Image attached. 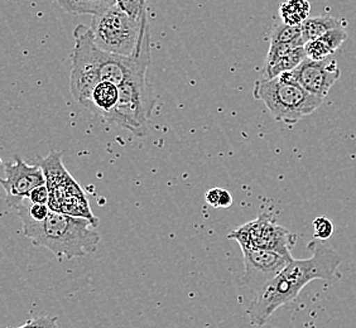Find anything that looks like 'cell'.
Instances as JSON below:
<instances>
[{"label":"cell","mask_w":356,"mask_h":328,"mask_svg":"<svg viewBox=\"0 0 356 328\" xmlns=\"http://www.w3.org/2000/svg\"><path fill=\"white\" fill-rule=\"evenodd\" d=\"M312 256L309 259L291 260L272 281L261 288L248 309L250 323L264 326L278 308L295 301L302 289L314 281H332L341 264V258L334 247L322 240L309 243Z\"/></svg>","instance_id":"6da1fadb"},{"label":"cell","mask_w":356,"mask_h":328,"mask_svg":"<svg viewBox=\"0 0 356 328\" xmlns=\"http://www.w3.org/2000/svg\"><path fill=\"white\" fill-rule=\"evenodd\" d=\"M24 236L33 245L46 247L56 258L72 259L94 253L100 243L96 226L88 219L49 210L43 221L21 215Z\"/></svg>","instance_id":"7a4b0ae2"},{"label":"cell","mask_w":356,"mask_h":328,"mask_svg":"<svg viewBox=\"0 0 356 328\" xmlns=\"http://www.w3.org/2000/svg\"><path fill=\"white\" fill-rule=\"evenodd\" d=\"M253 95L267 106L277 122L288 126H293L303 117L312 114L325 100L303 89L291 72L255 82Z\"/></svg>","instance_id":"3957f363"},{"label":"cell","mask_w":356,"mask_h":328,"mask_svg":"<svg viewBox=\"0 0 356 328\" xmlns=\"http://www.w3.org/2000/svg\"><path fill=\"white\" fill-rule=\"evenodd\" d=\"M119 88V99L115 108L104 119L109 124L129 130L137 137L148 134L156 97L148 82V72H139L124 81Z\"/></svg>","instance_id":"277c9868"},{"label":"cell","mask_w":356,"mask_h":328,"mask_svg":"<svg viewBox=\"0 0 356 328\" xmlns=\"http://www.w3.org/2000/svg\"><path fill=\"white\" fill-rule=\"evenodd\" d=\"M147 12L136 19L117 6L92 15L90 29L94 42L102 51L115 55L131 56L137 49Z\"/></svg>","instance_id":"5b68a950"},{"label":"cell","mask_w":356,"mask_h":328,"mask_svg":"<svg viewBox=\"0 0 356 328\" xmlns=\"http://www.w3.org/2000/svg\"><path fill=\"white\" fill-rule=\"evenodd\" d=\"M75 47L72 52V69L70 90L76 101L91 108V95L96 85L102 81L99 74L97 51L92 32L88 26L80 24L74 31Z\"/></svg>","instance_id":"8992f818"},{"label":"cell","mask_w":356,"mask_h":328,"mask_svg":"<svg viewBox=\"0 0 356 328\" xmlns=\"http://www.w3.org/2000/svg\"><path fill=\"white\" fill-rule=\"evenodd\" d=\"M227 238L235 240L239 246L273 250L289 259H293L291 250L297 243V235L278 225L268 212H263L253 221L236 227Z\"/></svg>","instance_id":"52a82bcc"},{"label":"cell","mask_w":356,"mask_h":328,"mask_svg":"<svg viewBox=\"0 0 356 328\" xmlns=\"http://www.w3.org/2000/svg\"><path fill=\"white\" fill-rule=\"evenodd\" d=\"M240 247L244 258V274L240 278V283L254 293L259 292L291 260H293L268 249Z\"/></svg>","instance_id":"ba28073f"},{"label":"cell","mask_w":356,"mask_h":328,"mask_svg":"<svg viewBox=\"0 0 356 328\" xmlns=\"http://www.w3.org/2000/svg\"><path fill=\"white\" fill-rule=\"evenodd\" d=\"M6 177H0V186L7 193V205L15 208L22 199H28L37 186L44 185L46 177L41 165L28 164L21 157H15L6 163Z\"/></svg>","instance_id":"9c48e42d"},{"label":"cell","mask_w":356,"mask_h":328,"mask_svg":"<svg viewBox=\"0 0 356 328\" xmlns=\"http://www.w3.org/2000/svg\"><path fill=\"white\" fill-rule=\"evenodd\" d=\"M289 72L303 89L322 99L329 95L330 90L341 75L340 67L332 56L320 61L306 57L295 69Z\"/></svg>","instance_id":"30bf717a"},{"label":"cell","mask_w":356,"mask_h":328,"mask_svg":"<svg viewBox=\"0 0 356 328\" xmlns=\"http://www.w3.org/2000/svg\"><path fill=\"white\" fill-rule=\"evenodd\" d=\"M40 165L46 177V185L49 192L48 206L51 210L61 211L62 205L66 199L85 193L69 172L66 171L62 163L61 153L51 151L47 157L41 159Z\"/></svg>","instance_id":"8fae6325"},{"label":"cell","mask_w":356,"mask_h":328,"mask_svg":"<svg viewBox=\"0 0 356 328\" xmlns=\"http://www.w3.org/2000/svg\"><path fill=\"white\" fill-rule=\"evenodd\" d=\"M348 33L343 27L331 29L329 32L317 37L312 41L305 43V51L307 58L320 61L335 55L336 51L346 41Z\"/></svg>","instance_id":"7c38bea8"},{"label":"cell","mask_w":356,"mask_h":328,"mask_svg":"<svg viewBox=\"0 0 356 328\" xmlns=\"http://www.w3.org/2000/svg\"><path fill=\"white\" fill-rule=\"evenodd\" d=\"M305 46L297 47L293 51L288 52L286 55L267 58L264 65V76L263 79H274L284 72H289L295 69L305 58H306Z\"/></svg>","instance_id":"4fadbf2b"},{"label":"cell","mask_w":356,"mask_h":328,"mask_svg":"<svg viewBox=\"0 0 356 328\" xmlns=\"http://www.w3.org/2000/svg\"><path fill=\"white\" fill-rule=\"evenodd\" d=\"M119 99V88L109 81H100L92 90L91 95V108L100 117L106 115L115 108Z\"/></svg>","instance_id":"5bb4252c"},{"label":"cell","mask_w":356,"mask_h":328,"mask_svg":"<svg viewBox=\"0 0 356 328\" xmlns=\"http://www.w3.org/2000/svg\"><path fill=\"white\" fill-rule=\"evenodd\" d=\"M343 27V22L337 19L332 15H318V17H309L301 24L302 38L305 43L312 41L317 37L329 32L335 28Z\"/></svg>","instance_id":"9a60e30c"},{"label":"cell","mask_w":356,"mask_h":328,"mask_svg":"<svg viewBox=\"0 0 356 328\" xmlns=\"http://www.w3.org/2000/svg\"><path fill=\"white\" fill-rule=\"evenodd\" d=\"M57 4L67 13L83 15V14L103 13L104 10L117 6V0H56Z\"/></svg>","instance_id":"2e32d148"},{"label":"cell","mask_w":356,"mask_h":328,"mask_svg":"<svg viewBox=\"0 0 356 328\" xmlns=\"http://www.w3.org/2000/svg\"><path fill=\"white\" fill-rule=\"evenodd\" d=\"M311 4L309 0H287L280 7L282 21L289 26H301L309 17Z\"/></svg>","instance_id":"e0dca14e"},{"label":"cell","mask_w":356,"mask_h":328,"mask_svg":"<svg viewBox=\"0 0 356 328\" xmlns=\"http://www.w3.org/2000/svg\"><path fill=\"white\" fill-rule=\"evenodd\" d=\"M278 43H301L305 46L302 38L301 26H289L283 23L281 26L274 28L270 35V44Z\"/></svg>","instance_id":"ac0fdd59"},{"label":"cell","mask_w":356,"mask_h":328,"mask_svg":"<svg viewBox=\"0 0 356 328\" xmlns=\"http://www.w3.org/2000/svg\"><path fill=\"white\" fill-rule=\"evenodd\" d=\"M334 224L327 216H318L314 221V238L317 240H329L334 235Z\"/></svg>","instance_id":"d6986e66"},{"label":"cell","mask_w":356,"mask_h":328,"mask_svg":"<svg viewBox=\"0 0 356 328\" xmlns=\"http://www.w3.org/2000/svg\"><path fill=\"white\" fill-rule=\"evenodd\" d=\"M117 7L133 18L139 19L147 12V0H117Z\"/></svg>","instance_id":"ffe728a7"},{"label":"cell","mask_w":356,"mask_h":328,"mask_svg":"<svg viewBox=\"0 0 356 328\" xmlns=\"http://www.w3.org/2000/svg\"><path fill=\"white\" fill-rule=\"evenodd\" d=\"M28 199L33 204H43V205H48V199H49V192H48V187L46 183L44 185L37 186L33 188Z\"/></svg>","instance_id":"44dd1931"},{"label":"cell","mask_w":356,"mask_h":328,"mask_svg":"<svg viewBox=\"0 0 356 328\" xmlns=\"http://www.w3.org/2000/svg\"><path fill=\"white\" fill-rule=\"evenodd\" d=\"M56 326H57L56 317H38L23 323L21 327H56Z\"/></svg>","instance_id":"7402d4cb"},{"label":"cell","mask_w":356,"mask_h":328,"mask_svg":"<svg viewBox=\"0 0 356 328\" xmlns=\"http://www.w3.org/2000/svg\"><path fill=\"white\" fill-rule=\"evenodd\" d=\"M221 195H222V188H220V187H213L211 190H209V191L206 192V202H207L209 205L215 207V208H219Z\"/></svg>","instance_id":"603a6c76"},{"label":"cell","mask_w":356,"mask_h":328,"mask_svg":"<svg viewBox=\"0 0 356 328\" xmlns=\"http://www.w3.org/2000/svg\"><path fill=\"white\" fill-rule=\"evenodd\" d=\"M232 205H233V196H232V193L227 191V190L222 188V195H221V199H220V208H227V207H230Z\"/></svg>","instance_id":"cb8c5ba5"}]
</instances>
